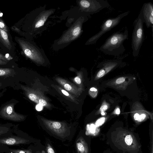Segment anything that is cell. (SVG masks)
<instances>
[{
  "instance_id": "1",
  "label": "cell",
  "mask_w": 153,
  "mask_h": 153,
  "mask_svg": "<svg viewBox=\"0 0 153 153\" xmlns=\"http://www.w3.org/2000/svg\"><path fill=\"white\" fill-rule=\"evenodd\" d=\"M128 38V31L126 27L122 31L114 33L109 37L100 47V50L106 54L118 56L125 51L123 43Z\"/></svg>"
},
{
  "instance_id": "2",
  "label": "cell",
  "mask_w": 153,
  "mask_h": 153,
  "mask_svg": "<svg viewBox=\"0 0 153 153\" xmlns=\"http://www.w3.org/2000/svg\"><path fill=\"white\" fill-rule=\"evenodd\" d=\"M88 20V16L82 13L61 36L55 41L53 49L58 50L63 48L77 38L81 33L83 23Z\"/></svg>"
},
{
  "instance_id": "3",
  "label": "cell",
  "mask_w": 153,
  "mask_h": 153,
  "mask_svg": "<svg viewBox=\"0 0 153 153\" xmlns=\"http://www.w3.org/2000/svg\"><path fill=\"white\" fill-rule=\"evenodd\" d=\"M45 128L48 133L62 141H71L74 133L71 127L65 123L42 119Z\"/></svg>"
},
{
  "instance_id": "4",
  "label": "cell",
  "mask_w": 153,
  "mask_h": 153,
  "mask_svg": "<svg viewBox=\"0 0 153 153\" xmlns=\"http://www.w3.org/2000/svg\"><path fill=\"white\" fill-rule=\"evenodd\" d=\"M26 56L37 64H42L47 59L44 52L37 45L27 41L19 40Z\"/></svg>"
},
{
  "instance_id": "5",
  "label": "cell",
  "mask_w": 153,
  "mask_h": 153,
  "mask_svg": "<svg viewBox=\"0 0 153 153\" xmlns=\"http://www.w3.org/2000/svg\"><path fill=\"white\" fill-rule=\"evenodd\" d=\"M144 33L143 23L138 16L134 22L131 38V48L133 56H137L144 41Z\"/></svg>"
},
{
  "instance_id": "6",
  "label": "cell",
  "mask_w": 153,
  "mask_h": 153,
  "mask_svg": "<svg viewBox=\"0 0 153 153\" xmlns=\"http://www.w3.org/2000/svg\"><path fill=\"white\" fill-rule=\"evenodd\" d=\"M129 13V11H126L119 15L116 17L110 18L106 20L101 26L100 31L90 38L86 42L85 45L95 43L102 35L117 25L121 20L128 15Z\"/></svg>"
},
{
  "instance_id": "7",
  "label": "cell",
  "mask_w": 153,
  "mask_h": 153,
  "mask_svg": "<svg viewBox=\"0 0 153 153\" xmlns=\"http://www.w3.org/2000/svg\"><path fill=\"white\" fill-rule=\"evenodd\" d=\"M78 3L81 12L88 16L109 6L107 1L105 0H82Z\"/></svg>"
},
{
  "instance_id": "8",
  "label": "cell",
  "mask_w": 153,
  "mask_h": 153,
  "mask_svg": "<svg viewBox=\"0 0 153 153\" xmlns=\"http://www.w3.org/2000/svg\"><path fill=\"white\" fill-rule=\"evenodd\" d=\"M147 28L151 27L153 31V4L151 2L143 4L138 16Z\"/></svg>"
},
{
  "instance_id": "9",
  "label": "cell",
  "mask_w": 153,
  "mask_h": 153,
  "mask_svg": "<svg viewBox=\"0 0 153 153\" xmlns=\"http://www.w3.org/2000/svg\"><path fill=\"white\" fill-rule=\"evenodd\" d=\"M0 114L4 118L13 121H20L24 118L23 116L14 111L12 104L7 105L4 107L1 110Z\"/></svg>"
},
{
  "instance_id": "10",
  "label": "cell",
  "mask_w": 153,
  "mask_h": 153,
  "mask_svg": "<svg viewBox=\"0 0 153 153\" xmlns=\"http://www.w3.org/2000/svg\"><path fill=\"white\" fill-rule=\"evenodd\" d=\"M29 142L27 139L15 136L0 139V144L9 145L26 144Z\"/></svg>"
},
{
  "instance_id": "11",
  "label": "cell",
  "mask_w": 153,
  "mask_h": 153,
  "mask_svg": "<svg viewBox=\"0 0 153 153\" xmlns=\"http://www.w3.org/2000/svg\"><path fill=\"white\" fill-rule=\"evenodd\" d=\"M75 146L77 153H88L87 143L81 133H79L77 137Z\"/></svg>"
},
{
  "instance_id": "12",
  "label": "cell",
  "mask_w": 153,
  "mask_h": 153,
  "mask_svg": "<svg viewBox=\"0 0 153 153\" xmlns=\"http://www.w3.org/2000/svg\"><path fill=\"white\" fill-rule=\"evenodd\" d=\"M0 37L6 45H10V42L8 39V36L7 33L4 30L0 29Z\"/></svg>"
},
{
  "instance_id": "13",
  "label": "cell",
  "mask_w": 153,
  "mask_h": 153,
  "mask_svg": "<svg viewBox=\"0 0 153 153\" xmlns=\"http://www.w3.org/2000/svg\"><path fill=\"white\" fill-rule=\"evenodd\" d=\"M10 151L13 153H33L32 150L31 149L24 150L12 149Z\"/></svg>"
},
{
  "instance_id": "14",
  "label": "cell",
  "mask_w": 153,
  "mask_h": 153,
  "mask_svg": "<svg viewBox=\"0 0 153 153\" xmlns=\"http://www.w3.org/2000/svg\"><path fill=\"white\" fill-rule=\"evenodd\" d=\"M45 150L46 153H56L49 143L46 144Z\"/></svg>"
},
{
  "instance_id": "15",
  "label": "cell",
  "mask_w": 153,
  "mask_h": 153,
  "mask_svg": "<svg viewBox=\"0 0 153 153\" xmlns=\"http://www.w3.org/2000/svg\"><path fill=\"white\" fill-rule=\"evenodd\" d=\"M125 141L126 143L128 145H130L132 142V138L130 135H127L125 138Z\"/></svg>"
},
{
  "instance_id": "16",
  "label": "cell",
  "mask_w": 153,
  "mask_h": 153,
  "mask_svg": "<svg viewBox=\"0 0 153 153\" xmlns=\"http://www.w3.org/2000/svg\"><path fill=\"white\" fill-rule=\"evenodd\" d=\"M105 118L104 117H102L98 119L96 122V126H101L104 122Z\"/></svg>"
},
{
  "instance_id": "17",
  "label": "cell",
  "mask_w": 153,
  "mask_h": 153,
  "mask_svg": "<svg viewBox=\"0 0 153 153\" xmlns=\"http://www.w3.org/2000/svg\"><path fill=\"white\" fill-rule=\"evenodd\" d=\"M28 97L31 100L34 102L36 101L37 99L36 96L35 94L33 93L29 94Z\"/></svg>"
},
{
  "instance_id": "18",
  "label": "cell",
  "mask_w": 153,
  "mask_h": 153,
  "mask_svg": "<svg viewBox=\"0 0 153 153\" xmlns=\"http://www.w3.org/2000/svg\"><path fill=\"white\" fill-rule=\"evenodd\" d=\"M9 71L7 69H0V76H3L9 73Z\"/></svg>"
},
{
  "instance_id": "19",
  "label": "cell",
  "mask_w": 153,
  "mask_h": 153,
  "mask_svg": "<svg viewBox=\"0 0 153 153\" xmlns=\"http://www.w3.org/2000/svg\"><path fill=\"white\" fill-rule=\"evenodd\" d=\"M105 74V71L103 69L100 70L97 74V76L99 78L103 76Z\"/></svg>"
},
{
  "instance_id": "20",
  "label": "cell",
  "mask_w": 153,
  "mask_h": 153,
  "mask_svg": "<svg viewBox=\"0 0 153 153\" xmlns=\"http://www.w3.org/2000/svg\"><path fill=\"white\" fill-rule=\"evenodd\" d=\"M39 104L43 106H45L47 103L46 101L44 99H40L39 100Z\"/></svg>"
},
{
  "instance_id": "21",
  "label": "cell",
  "mask_w": 153,
  "mask_h": 153,
  "mask_svg": "<svg viewBox=\"0 0 153 153\" xmlns=\"http://www.w3.org/2000/svg\"><path fill=\"white\" fill-rule=\"evenodd\" d=\"M64 87L65 90L68 91L71 90L72 89L71 86L68 83L65 84L64 85Z\"/></svg>"
},
{
  "instance_id": "22",
  "label": "cell",
  "mask_w": 153,
  "mask_h": 153,
  "mask_svg": "<svg viewBox=\"0 0 153 153\" xmlns=\"http://www.w3.org/2000/svg\"><path fill=\"white\" fill-rule=\"evenodd\" d=\"M125 80V79L123 77H120L118 78L116 80V83L119 84L123 82Z\"/></svg>"
},
{
  "instance_id": "23",
  "label": "cell",
  "mask_w": 153,
  "mask_h": 153,
  "mask_svg": "<svg viewBox=\"0 0 153 153\" xmlns=\"http://www.w3.org/2000/svg\"><path fill=\"white\" fill-rule=\"evenodd\" d=\"M108 108V106L106 105H103L100 108V110L101 112H104Z\"/></svg>"
},
{
  "instance_id": "24",
  "label": "cell",
  "mask_w": 153,
  "mask_h": 153,
  "mask_svg": "<svg viewBox=\"0 0 153 153\" xmlns=\"http://www.w3.org/2000/svg\"><path fill=\"white\" fill-rule=\"evenodd\" d=\"M90 131L91 133H93L95 132L96 126L94 124H91L90 126Z\"/></svg>"
},
{
  "instance_id": "25",
  "label": "cell",
  "mask_w": 153,
  "mask_h": 153,
  "mask_svg": "<svg viewBox=\"0 0 153 153\" xmlns=\"http://www.w3.org/2000/svg\"><path fill=\"white\" fill-rule=\"evenodd\" d=\"M146 115L144 114H143L140 115L139 119L138 121L140 122L143 120L146 117Z\"/></svg>"
},
{
  "instance_id": "26",
  "label": "cell",
  "mask_w": 153,
  "mask_h": 153,
  "mask_svg": "<svg viewBox=\"0 0 153 153\" xmlns=\"http://www.w3.org/2000/svg\"><path fill=\"white\" fill-rule=\"evenodd\" d=\"M74 80L77 84H80L81 83V79L78 76L76 77L74 79Z\"/></svg>"
},
{
  "instance_id": "27",
  "label": "cell",
  "mask_w": 153,
  "mask_h": 153,
  "mask_svg": "<svg viewBox=\"0 0 153 153\" xmlns=\"http://www.w3.org/2000/svg\"><path fill=\"white\" fill-rule=\"evenodd\" d=\"M42 107L43 106L42 105H41L39 104H38L36 105V108L37 111H40L42 110Z\"/></svg>"
},
{
  "instance_id": "28",
  "label": "cell",
  "mask_w": 153,
  "mask_h": 153,
  "mask_svg": "<svg viewBox=\"0 0 153 153\" xmlns=\"http://www.w3.org/2000/svg\"><path fill=\"white\" fill-rule=\"evenodd\" d=\"M140 115L137 113L135 114L134 116V119L135 120H138Z\"/></svg>"
},
{
  "instance_id": "29",
  "label": "cell",
  "mask_w": 153,
  "mask_h": 153,
  "mask_svg": "<svg viewBox=\"0 0 153 153\" xmlns=\"http://www.w3.org/2000/svg\"><path fill=\"white\" fill-rule=\"evenodd\" d=\"M62 92V93L65 95L66 96H68L69 95V94L66 91L64 90H61Z\"/></svg>"
},
{
  "instance_id": "30",
  "label": "cell",
  "mask_w": 153,
  "mask_h": 153,
  "mask_svg": "<svg viewBox=\"0 0 153 153\" xmlns=\"http://www.w3.org/2000/svg\"><path fill=\"white\" fill-rule=\"evenodd\" d=\"M5 26L4 24L2 22L0 21V28H4Z\"/></svg>"
},
{
  "instance_id": "31",
  "label": "cell",
  "mask_w": 153,
  "mask_h": 153,
  "mask_svg": "<svg viewBox=\"0 0 153 153\" xmlns=\"http://www.w3.org/2000/svg\"><path fill=\"white\" fill-rule=\"evenodd\" d=\"M5 133V131L3 129L0 128V135Z\"/></svg>"
},
{
  "instance_id": "32",
  "label": "cell",
  "mask_w": 153,
  "mask_h": 153,
  "mask_svg": "<svg viewBox=\"0 0 153 153\" xmlns=\"http://www.w3.org/2000/svg\"><path fill=\"white\" fill-rule=\"evenodd\" d=\"M35 153H46L45 150H42L41 151H36Z\"/></svg>"
},
{
  "instance_id": "33",
  "label": "cell",
  "mask_w": 153,
  "mask_h": 153,
  "mask_svg": "<svg viewBox=\"0 0 153 153\" xmlns=\"http://www.w3.org/2000/svg\"><path fill=\"white\" fill-rule=\"evenodd\" d=\"M90 91H97V89L94 88H92L90 89Z\"/></svg>"
},
{
  "instance_id": "34",
  "label": "cell",
  "mask_w": 153,
  "mask_h": 153,
  "mask_svg": "<svg viewBox=\"0 0 153 153\" xmlns=\"http://www.w3.org/2000/svg\"><path fill=\"white\" fill-rule=\"evenodd\" d=\"M120 110L119 108H117L116 111V113L117 114H119L120 113Z\"/></svg>"
},
{
  "instance_id": "35",
  "label": "cell",
  "mask_w": 153,
  "mask_h": 153,
  "mask_svg": "<svg viewBox=\"0 0 153 153\" xmlns=\"http://www.w3.org/2000/svg\"><path fill=\"white\" fill-rule=\"evenodd\" d=\"M9 56V54L8 53L6 54L5 55V56L6 58L8 57Z\"/></svg>"
},
{
  "instance_id": "36",
  "label": "cell",
  "mask_w": 153,
  "mask_h": 153,
  "mask_svg": "<svg viewBox=\"0 0 153 153\" xmlns=\"http://www.w3.org/2000/svg\"><path fill=\"white\" fill-rule=\"evenodd\" d=\"M101 114L102 115H104L105 114V113L104 112H102Z\"/></svg>"
},
{
  "instance_id": "37",
  "label": "cell",
  "mask_w": 153,
  "mask_h": 153,
  "mask_svg": "<svg viewBox=\"0 0 153 153\" xmlns=\"http://www.w3.org/2000/svg\"><path fill=\"white\" fill-rule=\"evenodd\" d=\"M3 15V13H1L0 14V16H2Z\"/></svg>"
}]
</instances>
